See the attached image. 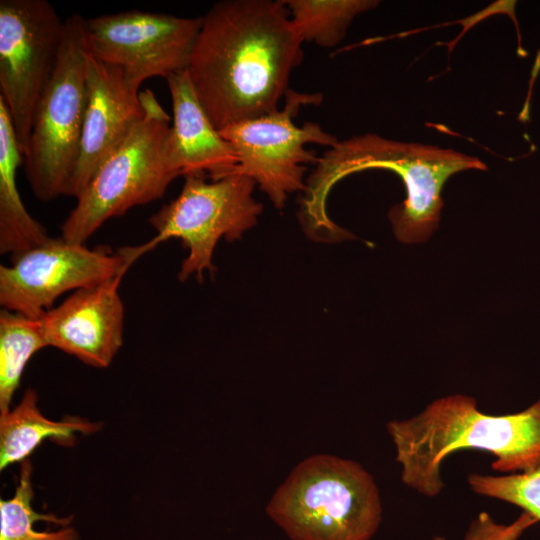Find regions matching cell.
<instances>
[{
  "label": "cell",
  "mask_w": 540,
  "mask_h": 540,
  "mask_svg": "<svg viewBox=\"0 0 540 540\" xmlns=\"http://www.w3.org/2000/svg\"><path fill=\"white\" fill-rule=\"evenodd\" d=\"M303 40L283 0H224L203 17L187 72L220 131L279 109Z\"/></svg>",
  "instance_id": "cell-1"
},
{
  "label": "cell",
  "mask_w": 540,
  "mask_h": 540,
  "mask_svg": "<svg viewBox=\"0 0 540 540\" xmlns=\"http://www.w3.org/2000/svg\"><path fill=\"white\" fill-rule=\"evenodd\" d=\"M373 168L401 177L406 199L393 206L388 217L396 238L411 244L426 241L437 229L445 181L460 171L486 170L487 166L477 157L452 149L398 142L373 133L339 141L319 157L306 180L298 216L309 237L332 242L352 236L328 216L327 197L338 181Z\"/></svg>",
  "instance_id": "cell-2"
},
{
  "label": "cell",
  "mask_w": 540,
  "mask_h": 540,
  "mask_svg": "<svg viewBox=\"0 0 540 540\" xmlns=\"http://www.w3.org/2000/svg\"><path fill=\"white\" fill-rule=\"evenodd\" d=\"M387 430L402 466V481L434 497L444 483L441 464L458 450H484L500 472H527L540 466V400L522 412L490 415L474 398L456 394L434 400L419 414L390 421Z\"/></svg>",
  "instance_id": "cell-3"
},
{
  "label": "cell",
  "mask_w": 540,
  "mask_h": 540,
  "mask_svg": "<svg viewBox=\"0 0 540 540\" xmlns=\"http://www.w3.org/2000/svg\"><path fill=\"white\" fill-rule=\"evenodd\" d=\"M266 512L292 540H370L382 508L373 477L359 463L321 454L293 469Z\"/></svg>",
  "instance_id": "cell-4"
},
{
  "label": "cell",
  "mask_w": 540,
  "mask_h": 540,
  "mask_svg": "<svg viewBox=\"0 0 540 540\" xmlns=\"http://www.w3.org/2000/svg\"><path fill=\"white\" fill-rule=\"evenodd\" d=\"M145 115L99 168L61 226V237L85 244L107 220L162 197L179 176L169 152L170 117L150 89L140 92Z\"/></svg>",
  "instance_id": "cell-5"
},
{
  "label": "cell",
  "mask_w": 540,
  "mask_h": 540,
  "mask_svg": "<svg viewBox=\"0 0 540 540\" xmlns=\"http://www.w3.org/2000/svg\"><path fill=\"white\" fill-rule=\"evenodd\" d=\"M85 20L79 14L65 19L57 63L24 153L27 181L41 201L66 196L79 156L87 106Z\"/></svg>",
  "instance_id": "cell-6"
},
{
  "label": "cell",
  "mask_w": 540,
  "mask_h": 540,
  "mask_svg": "<svg viewBox=\"0 0 540 540\" xmlns=\"http://www.w3.org/2000/svg\"><path fill=\"white\" fill-rule=\"evenodd\" d=\"M256 183L240 174H228L207 182L203 174L185 176L179 195L153 214L149 223L156 235L139 246L143 254L170 238L182 241L188 255L181 264L179 279L215 271L212 263L214 249L222 237L234 241L252 228L263 206L254 199Z\"/></svg>",
  "instance_id": "cell-7"
},
{
  "label": "cell",
  "mask_w": 540,
  "mask_h": 540,
  "mask_svg": "<svg viewBox=\"0 0 540 540\" xmlns=\"http://www.w3.org/2000/svg\"><path fill=\"white\" fill-rule=\"evenodd\" d=\"M322 98L320 93L289 89L282 108L219 131L237 156V165L230 174L252 179L277 209L284 207L289 194L305 190V164L319 160L306 145L332 148L339 142L318 123L305 122L300 127L294 122L302 107L318 105Z\"/></svg>",
  "instance_id": "cell-8"
},
{
  "label": "cell",
  "mask_w": 540,
  "mask_h": 540,
  "mask_svg": "<svg viewBox=\"0 0 540 540\" xmlns=\"http://www.w3.org/2000/svg\"><path fill=\"white\" fill-rule=\"evenodd\" d=\"M64 23L47 0L0 1V98L23 156L36 106L57 63Z\"/></svg>",
  "instance_id": "cell-9"
},
{
  "label": "cell",
  "mask_w": 540,
  "mask_h": 540,
  "mask_svg": "<svg viewBox=\"0 0 540 540\" xmlns=\"http://www.w3.org/2000/svg\"><path fill=\"white\" fill-rule=\"evenodd\" d=\"M139 257L138 247L113 253L50 237L12 256L10 266H0V304L2 309L39 318L60 295L125 274Z\"/></svg>",
  "instance_id": "cell-10"
},
{
  "label": "cell",
  "mask_w": 540,
  "mask_h": 540,
  "mask_svg": "<svg viewBox=\"0 0 540 540\" xmlns=\"http://www.w3.org/2000/svg\"><path fill=\"white\" fill-rule=\"evenodd\" d=\"M202 20L137 10L89 18L87 51L140 87L149 78L187 70Z\"/></svg>",
  "instance_id": "cell-11"
},
{
  "label": "cell",
  "mask_w": 540,
  "mask_h": 540,
  "mask_svg": "<svg viewBox=\"0 0 540 540\" xmlns=\"http://www.w3.org/2000/svg\"><path fill=\"white\" fill-rule=\"evenodd\" d=\"M86 72L87 106L80 151L66 194L76 199L145 115L140 87L119 67L87 53Z\"/></svg>",
  "instance_id": "cell-12"
},
{
  "label": "cell",
  "mask_w": 540,
  "mask_h": 540,
  "mask_svg": "<svg viewBox=\"0 0 540 540\" xmlns=\"http://www.w3.org/2000/svg\"><path fill=\"white\" fill-rule=\"evenodd\" d=\"M123 276L74 291L46 311L40 319L48 346L87 365L108 367L123 343L124 305L118 292Z\"/></svg>",
  "instance_id": "cell-13"
},
{
  "label": "cell",
  "mask_w": 540,
  "mask_h": 540,
  "mask_svg": "<svg viewBox=\"0 0 540 540\" xmlns=\"http://www.w3.org/2000/svg\"><path fill=\"white\" fill-rule=\"evenodd\" d=\"M166 81L173 108L169 152L179 176L208 172L217 180L230 174L238 162L234 148L209 119L187 70Z\"/></svg>",
  "instance_id": "cell-14"
},
{
  "label": "cell",
  "mask_w": 540,
  "mask_h": 540,
  "mask_svg": "<svg viewBox=\"0 0 540 540\" xmlns=\"http://www.w3.org/2000/svg\"><path fill=\"white\" fill-rule=\"evenodd\" d=\"M24 156L4 101L0 98V252L12 256L50 237L25 209L16 185Z\"/></svg>",
  "instance_id": "cell-15"
},
{
  "label": "cell",
  "mask_w": 540,
  "mask_h": 540,
  "mask_svg": "<svg viewBox=\"0 0 540 540\" xmlns=\"http://www.w3.org/2000/svg\"><path fill=\"white\" fill-rule=\"evenodd\" d=\"M37 400L36 392L28 389L14 409L0 414L1 470L26 460L47 438H53L61 445H71L75 433L91 434L101 428V424L80 417L50 420L40 412Z\"/></svg>",
  "instance_id": "cell-16"
},
{
  "label": "cell",
  "mask_w": 540,
  "mask_h": 540,
  "mask_svg": "<svg viewBox=\"0 0 540 540\" xmlns=\"http://www.w3.org/2000/svg\"><path fill=\"white\" fill-rule=\"evenodd\" d=\"M32 465L21 462L19 483L11 499L0 500V540H78L72 517L41 514L32 508Z\"/></svg>",
  "instance_id": "cell-17"
},
{
  "label": "cell",
  "mask_w": 540,
  "mask_h": 540,
  "mask_svg": "<svg viewBox=\"0 0 540 540\" xmlns=\"http://www.w3.org/2000/svg\"><path fill=\"white\" fill-rule=\"evenodd\" d=\"M41 319L0 311V414L10 410L30 358L47 347Z\"/></svg>",
  "instance_id": "cell-18"
},
{
  "label": "cell",
  "mask_w": 540,
  "mask_h": 540,
  "mask_svg": "<svg viewBox=\"0 0 540 540\" xmlns=\"http://www.w3.org/2000/svg\"><path fill=\"white\" fill-rule=\"evenodd\" d=\"M303 42L323 48L341 42L353 19L380 2L375 0H283Z\"/></svg>",
  "instance_id": "cell-19"
},
{
  "label": "cell",
  "mask_w": 540,
  "mask_h": 540,
  "mask_svg": "<svg viewBox=\"0 0 540 540\" xmlns=\"http://www.w3.org/2000/svg\"><path fill=\"white\" fill-rule=\"evenodd\" d=\"M468 483L477 494L519 506L540 520V466L505 476L473 473Z\"/></svg>",
  "instance_id": "cell-20"
},
{
  "label": "cell",
  "mask_w": 540,
  "mask_h": 540,
  "mask_svg": "<svg viewBox=\"0 0 540 540\" xmlns=\"http://www.w3.org/2000/svg\"><path fill=\"white\" fill-rule=\"evenodd\" d=\"M537 521L533 515L524 511L513 523L503 525L495 522L487 512H481L472 520L464 540H517Z\"/></svg>",
  "instance_id": "cell-21"
},
{
  "label": "cell",
  "mask_w": 540,
  "mask_h": 540,
  "mask_svg": "<svg viewBox=\"0 0 540 540\" xmlns=\"http://www.w3.org/2000/svg\"><path fill=\"white\" fill-rule=\"evenodd\" d=\"M433 540H446V539H445V538H443V537H440V536H436V537H434V539H433Z\"/></svg>",
  "instance_id": "cell-22"
}]
</instances>
